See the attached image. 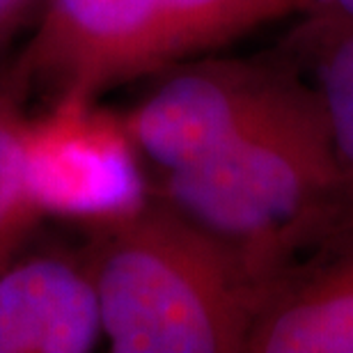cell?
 Returning a JSON list of instances; mask_svg holds the SVG:
<instances>
[{"instance_id":"1","label":"cell","mask_w":353,"mask_h":353,"mask_svg":"<svg viewBox=\"0 0 353 353\" xmlns=\"http://www.w3.org/2000/svg\"><path fill=\"white\" fill-rule=\"evenodd\" d=\"M88 255L115 353H248L275 275L245 245L145 193L90 223Z\"/></svg>"},{"instance_id":"2","label":"cell","mask_w":353,"mask_h":353,"mask_svg":"<svg viewBox=\"0 0 353 353\" xmlns=\"http://www.w3.org/2000/svg\"><path fill=\"white\" fill-rule=\"evenodd\" d=\"M154 193L285 268L344 216L340 168L314 88L305 83L273 115L209 159L159 174Z\"/></svg>"},{"instance_id":"3","label":"cell","mask_w":353,"mask_h":353,"mask_svg":"<svg viewBox=\"0 0 353 353\" xmlns=\"http://www.w3.org/2000/svg\"><path fill=\"white\" fill-rule=\"evenodd\" d=\"M299 12L296 0H44L14 65L51 101H94Z\"/></svg>"},{"instance_id":"4","label":"cell","mask_w":353,"mask_h":353,"mask_svg":"<svg viewBox=\"0 0 353 353\" xmlns=\"http://www.w3.org/2000/svg\"><path fill=\"white\" fill-rule=\"evenodd\" d=\"M305 83L280 46L245 58L204 53L159 72L119 124L136 157L168 174L245 136Z\"/></svg>"},{"instance_id":"5","label":"cell","mask_w":353,"mask_h":353,"mask_svg":"<svg viewBox=\"0 0 353 353\" xmlns=\"http://www.w3.org/2000/svg\"><path fill=\"white\" fill-rule=\"evenodd\" d=\"M131 154L119 117L85 99H55L28 126V179L39 211L90 225L129 209L145 197L133 183Z\"/></svg>"},{"instance_id":"6","label":"cell","mask_w":353,"mask_h":353,"mask_svg":"<svg viewBox=\"0 0 353 353\" xmlns=\"http://www.w3.org/2000/svg\"><path fill=\"white\" fill-rule=\"evenodd\" d=\"M101 340L85 248H21L0 268V353H85Z\"/></svg>"},{"instance_id":"7","label":"cell","mask_w":353,"mask_h":353,"mask_svg":"<svg viewBox=\"0 0 353 353\" xmlns=\"http://www.w3.org/2000/svg\"><path fill=\"white\" fill-rule=\"evenodd\" d=\"M248 353H353V216L275 275Z\"/></svg>"},{"instance_id":"8","label":"cell","mask_w":353,"mask_h":353,"mask_svg":"<svg viewBox=\"0 0 353 353\" xmlns=\"http://www.w3.org/2000/svg\"><path fill=\"white\" fill-rule=\"evenodd\" d=\"M278 46L321 101L340 168L344 221L353 216V19L296 17Z\"/></svg>"},{"instance_id":"9","label":"cell","mask_w":353,"mask_h":353,"mask_svg":"<svg viewBox=\"0 0 353 353\" xmlns=\"http://www.w3.org/2000/svg\"><path fill=\"white\" fill-rule=\"evenodd\" d=\"M30 85L14 65L0 67V268L23 248L44 214L28 179V99Z\"/></svg>"},{"instance_id":"10","label":"cell","mask_w":353,"mask_h":353,"mask_svg":"<svg viewBox=\"0 0 353 353\" xmlns=\"http://www.w3.org/2000/svg\"><path fill=\"white\" fill-rule=\"evenodd\" d=\"M41 5L44 0H0V46L34 10H41Z\"/></svg>"},{"instance_id":"11","label":"cell","mask_w":353,"mask_h":353,"mask_svg":"<svg viewBox=\"0 0 353 353\" xmlns=\"http://www.w3.org/2000/svg\"><path fill=\"white\" fill-rule=\"evenodd\" d=\"M299 17H342L353 19V0H296Z\"/></svg>"}]
</instances>
